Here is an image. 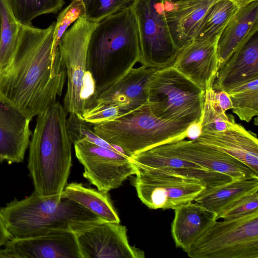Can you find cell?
I'll use <instances>...</instances> for the list:
<instances>
[{"label": "cell", "instance_id": "6da1fadb", "mask_svg": "<svg viewBox=\"0 0 258 258\" xmlns=\"http://www.w3.org/2000/svg\"><path fill=\"white\" fill-rule=\"evenodd\" d=\"M55 22L40 29L21 25L14 51L0 71V99L31 120L56 101L67 79L57 50Z\"/></svg>", "mask_w": 258, "mask_h": 258}, {"label": "cell", "instance_id": "7a4b0ae2", "mask_svg": "<svg viewBox=\"0 0 258 258\" xmlns=\"http://www.w3.org/2000/svg\"><path fill=\"white\" fill-rule=\"evenodd\" d=\"M140 58L136 19L130 6L97 23L87 51V69L95 83L96 97L126 74Z\"/></svg>", "mask_w": 258, "mask_h": 258}, {"label": "cell", "instance_id": "3957f363", "mask_svg": "<svg viewBox=\"0 0 258 258\" xmlns=\"http://www.w3.org/2000/svg\"><path fill=\"white\" fill-rule=\"evenodd\" d=\"M67 112L56 101L37 115L29 145L28 169L34 190L43 196L61 194L72 166V142Z\"/></svg>", "mask_w": 258, "mask_h": 258}, {"label": "cell", "instance_id": "277c9868", "mask_svg": "<svg viewBox=\"0 0 258 258\" xmlns=\"http://www.w3.org/2000/svg\"><path fill=\"white\" fill-rule=\"evenodd\" d=\"M12 238L41 234L57 229H70L84 223L103 220L77 203L61 196H41L35 191L22 199L15 198L0 208Z\"/></svg>", "mask_w": 258, "mask_h": 258}, {"label": "cell", "instance_id": "5b68a950", "mask_svg": "<svg viewBox=\"0 0 258 258\" xmlns=\"http://www.w3.org/2000/svg\"><path fill=\"white\" fill-rule=\"evenodd\" d=\"M92 124L98 136L131 158L157 146L184 139L195 124L159 118L147 103L117 117Z\"/></svg>", "mask_w": 258, "mask_h": 258}, {"label": "cell", "instance_id": "8992f818", "mask_svg": "<svg viewBox=\"0 0 258 258\" xmlns=\"http://www.w3.org/2000/svg\"><path fill=\"white\" fill-rule=\"evenodd\" d=\"M97 24L85 17L80 18L65 32L57 47L67 79L63 106L67 113L82 118L96 97L95 83L87 69V51L90 34Z\"/></svg>", "mask_w": 258, "mask_h": 258}, {"label": "cell", "instance_id": "52a82bcc", "mask_svg": "<svg viewBox=\"0 0 258 258\" xmlns=\"http://www.w3.org/2000/svg\"><path fill=\"white\" fill-rule=\"evenodd\" d=\"M205 91L172 66L157 70L149 88L148 104L165 120L200 124Z\"/></svg>", "mask_w": 258, "mask_h": 258}, {"label": "cell", "instance_id": "ba28073f", "mask_svg": "<svg viewBox=\"0 0 258 258\" xmlns=\"http://www.w3.org/2000/svg\"><path fill=\"white\" fill-rule=\"evenodd\" d=\"M186 253L192 258H258V211L215 221Z\"/></svg>", "mask_w": 258, "mask_h": 258}, {"label": "cell", "instance_id": "9c48e42d", "mask_svg": "<svg viewBox=\"0 0 258 258\" xmlns=\"http://www.w3.org/2000/svg\"><path fill=\"white\" fill-rule=\"evenodd\" d=\"M130 7L137 24L140 63L156 70L171 66L179 50L168 27L164 0H133Z\"/></svg>", "mask_w": 258, "mask_h": 258}, {"label": "cell", "instance_id": "30bf717a", "mask_svg": "<svg viewBox=\"0 0 258 258\" xmlns=\"http://www.w3.org/2000/svg\"><path fill=\"white\" fill-rule=\"evenodd\" d=\"M136 168L133 184L141 202L151 209L174 210L194 202L206 188L199 181L158 168Z\"/></svg>", "mask_w": 258, "mask_h": 258}, {"label": "cell", "instance_id": "8fae6325", "mask_svg": "<svg viewBox=\"0 0 258 258\" xmlns=\"http://www.w3.org/2000/svg\"><path fill=\"white\" fill-rule=\"evenodd\" d=\"M74 145L76 156L84 167V177L101 191L107 193L120 187L136 173L131 158L118 151L87 140Z\"/></svg>", "mask_w": 258, "mask_h": 258}, {"label": "cell", "instance_id": "7c38bea8", "mask_svg": "<svg viewBox=\"0 0 258 258\" xmlns=\"http://www.w3.org/2000/svg\"><path fill=\"white\" fill-rule=\"evenodd\" d=\"M81 258H144L145 253L131 245L127 229L120 223L100 220L71 228Z\"/></svg>", "mask_w": 258, "mask_h": 258}, {"label": "cell", "instance_id": "4fadbf2b", "mask_svg": "<svg viewBox=\"0 0 258 258\" xmlns=\"http://www.w3.org/2000/svg\"><path fill=\"white\" fill-rule=\"evenodd\" d=\"M150 149L159 154L182 159L227 175L233 179L258 177V173L236 158L194 140L182 139Z\"/></svg>", "mask_w": 258, "mask_h": 258}, {"label": "cell", "instance_id": "5bb4252c", "mask_svg": "<svg viewBox=\"0 0 258 258\" xmlns=\"http://www.w3.org/2000/svg\"><path fill=\"white\" fill-rule=\"evenodd\" d=\"M0 258H81L74 233L57 229L37 235L11 238L0 247Z\"/></svg>", "mask_w": 258, "mask_h": 258}, {"label": "cell", "instance_id": "9a60e30c", "mask_svg": "<svg viewBox=\"0 0 258 258\" xmlns=\"http://www.w3.org/2000/svg\"><path fill=\"white\" fill-rule=\"evenodd\" d=\"M157 70L142 65L133 68L99 93L90 108H117L122 115L138 109L148 102L149 85Z\"/></svg>", "mask_w": 258, "mask_h": 258}, {"label": "cell", "instance_id": "2e32d148", "mask_svg": "<svg viewBox=\"0 0 258 258\" xmlns=\"http://www.w3.org/2000/svg\"><path fill=\"white\" fill-rule=\"evenodd\" d=\"M219 36L207 40L194 39L179 50L171 66L204 91L213 88L219 70Z\"/></svg>", "mask_w": 258, "mask_h": 258}, {"label": "cell", "instance_id": "e0dca14e", "mask_svg": "<svg viewBox=\"0 0 258 258\" xmlns=\"http://www.w3.org/2000/svg\"><path fill=\"white\" fill-rule=\"evenodd\" d=\"M194 140L231 155L258 173V140L242 125L236 122L222 132L201 130Z\"/></svg>", "mask_w": 258, "mask_h": 258}, {"label": "cell", "instance_id": "ac0fdd59", "mask_svg": "<svg viewBox=\"0 0 258 258\" xmlns=\"http://www.w3.org/2000/svg\"><path fill=\"white\" fill-rule=\"evenodd\" d=\"M31 120L0 99V163L23 161L32 136Z\"/></svg>", "mask_w": 258, "mask_h": 258}, {"label": "cell", "instance_id": "d6986e66", "mask_svg": "<svg viewBox=\"0 0 258 258\" xmlns=\"http://www.w3.org/2000/svg\"><path fill=\"white\" fill-rule=\"evenodd\" d=\"M258 79V31L230 56L217 72L213 88L228 92Z\"/></svg>", "mask_w": 258, "mask_h": 258}, {"label": "cell", "instance_id": "ffe728a7", "mask_svg": "<svg viewBox=\"0 0 258 258\" xmlns=\"http://www.w3.org/2000/svg\"><path fill=\"white\" fill-rule=\"evenodd\" d=\"M218 0H164L165 15L173 41L178 49L191 42L205 14Z\"/></svg>", "mask_w": 258, "mask_h": 258}, {"label": "cell", "instance_id": "44dd1931", "mask_svg": "<svg viewBox=\"0 0 258 258\" xmlns=\"http://www.w3.org/2000/svg\"><path fill=\"white\" fill-rule=\"evenodd\" d=\"M171 234L175 246L186 252L217 220L198 203L189 202L174 209Z\"/></svg>", "mask_w": 258, "mask_h": 258}, {"label": "cell", "instance_id": "7402d4cb", "mask_svg": "<svg viewBox=\"0 0 258 258\" xmlns=\"http://www.w3.org/2000/svg\"><path fill=\"white\" fill-rule=\"evenodd\" d=\"M258 31V1L239 8L220 34L217 42L219 69Z\"/></svg>", "mask_w": 258, "mask_h": 258}, {"label": "cell", "instance_id": "603a6c76", "mask_svg": "<svg viewBox=\"0 0 258 258\" xmlns=\"http://www.w3.org/2000/svg\"><path fill=\"white\" fill-rule=\"evenodd\" d=\"M258 191V177L234 179L215 186H209L195 200L206 210L218 216L239 198Z\"/></svg>", "mask_w": 258, "mask_h": 258}, {"label": "cell", "instance_id": "cb8c5ba5", "mask_svg": "<svg viewBox=\"0 0 258 258\" xmlns=\"http://www.w3.org/2000/svg\"><path fill=\"white\" fill-rule=\"evenodd\" d=\"M61 195L104 220L120 223L119 216L108 192L86 187L82 183L72 182L67 184Z\"/></svg>", "mask_w": 258, "mask_h": 258}, {"label": "cell", "instance_id": "d4e9b609", "mask_svg": "<svg viewBox=\"0 0 258 258\" xmlns=\"http://www.w3.org/2000/svg\"><path fill=\"white\" fill-rule=\"evenodd\" d=\"M239 7L230 0H218L208 10L198 28L194 40L219 36Z\"/></svg>", "mask_w": 258, "mask_h": 258}, {"label": "cell", "instance_id": "484cf974", "mask_svg": "<svg viewBox=\"0 0 258 258\" xmlns=\"http://www.w3.org/2000/svg\"><path fill=\"white\" fill-rule=\"evenodd\" d=\"M20 27L6 0H0V71L14 51Z\"/></svg>", "mask_w": 258, "mask_h": 258}, {"label": "cell", "instance_id": "4316f807", "mask_svg": "<svg viewBox=\"0 0 258 258\" xmlns=\"http://www.w3.org/2000/svg\"><path fill=\"white\" fill-rule=\"evenodd\" d=\"M231 110L241 121L249 122L258 115V79L227 92Z\"/></svg>", "mask_w": 258, "mask_h": 258}, {"label": "cell", "instance_id": "83f0119b", "mask_svg": "<svg viewBox=\"0 0 258 258\" xmlns=\"http://www.w3.org/2000/svg\"><path fill=\"white\" fill-rule=\"evenodd\" d=\"M21 25H32V20L43 14H55L62 8L64 0H6Z\"/></svg>", "mask_w": 258, "mask_h": 258}, {"label": "cell", "instance_id": "f1b7e54d", "mask_svg": "<svg viewBox=\"0 0 258 258\" xmlns=\"http://www.w3.org/2000/svg\"><path fill=\"white\" fill-rule=\"evenodd\" d=\"M215 90L210 88L205 91L204 102L200 127L201 130L222 132L233 126L235 117L227 115L220 108L215 98Z\"/></svg>", "mask_w": 258, "mask_h": 258}, {"label": "cell", "instance_id": "f546056e", "mask_svg": "<svg viewBox=\"0 0 258 258\" xmlns=\"http://www.w3.org/2000/svg\"><path fill=\"white\" fill-rule=\"evenodd\" d=\"M69 114V117L67 118L66 125L69 136L73 144L81 140H87L98 145L123 153L121 149H119V147L109 144L98 136L95 133L92 124L79 117L75 113Z\"/></svg>", "mask_w": 258, "mask_h": 258}, {"label": "cell", "instance_id": "4dcf8cb0", "mask_svg": "<svg viewBox=\"0 0 258 258\" xmlns=\"http://www.w3.org/2000/svg\"><path fill=\"white\" fill-rule=\"evenodd\" d=\"M89 21L98 23L119 11L129 7L133 0H81Z\"/></svg>", "mask_w": 258, "mask_h": 258}, {"label": "cell", "instance_id": "1f68e13d", "mask_svg": "<svg viewBox=\"0 0 258 258\" xmlns=\"http://www.w3.org/2000/svg\"><path fill=\"white\" fill-rule=\"evenodd\" d=\"M82 17H86V11L81 0H72L70 5L59 14L55 22L53 33V51L55 53L59 40L69 27Z\"/></svg>", "mask_w": 258, "mask_h": 258}, {"label": "cell", "instance_id": "d6a6232c", "mask_svg": "<svg viewBox=\"0 0 258 258\" xmlns=\"http://www.w3.org/2000/svg\"><path fill=\"white\" fill-rule=\"evenodd\" d=\"M258 211V191L247 194L232 203L217 217L229 220L240 217Z\"/></svg>", "mask_w": 258, "mask_h": 258}, {"label": "cell", "instance_id": "836d02e7", "mask_svg": "<svg viewBox=\"0 0 258 258\" xmlns=\"http://www.w3.org/2000/svg\"><path fill=\"white\" fill-rule=\"evenodd\" d=\"M215 98L222 110L226 112L232 108V102L230 97L227 92L224 91H216Z\"/></svg>", "mask_w": 258, "mask_h": 258}, {"label": "cell", "instance_id": "e575fe53", "mask_svg": "<svg viewBox=\"0 0 258 258\" xmlns=\"http://www.w3.org/2000/svg\"><path fill=\"white\" fill-rule=\"evenodd\" d=\"M238 6L239 8L246 6L248 4L258 0H230Z\"/></svg>", "mask_w": 258, "mask_h": 258}, {"label": "cell", "instance_id": "d590c367", "mask_svg": "<svg viewBox=\"0 0 258 258\" xmlns=\"http://www.w3.org/2000/svg\"><path fill=\"white\" fill-rule=\"evenodd\" d=\"M171 2H181V1H190V0H168Z\"/></svg>", "mask_w": 258, "mask_h": 258}]
</instances>
